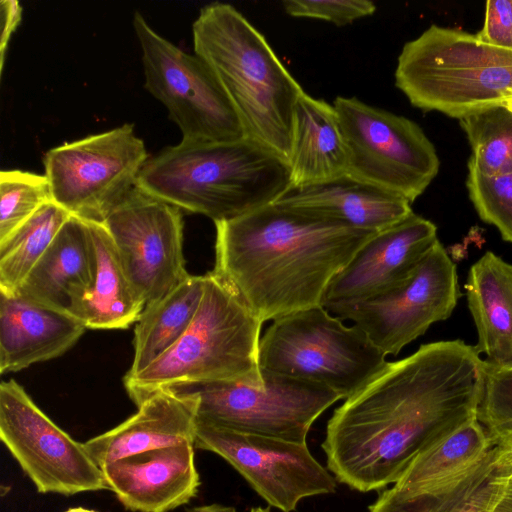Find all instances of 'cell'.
I'll return each instance as SVG.
<instances>
[{
	"instance_id": "18",
	"label": "cell",
	"mask_w": 512,
	"mask_h": 512,
	"mask_svg": "<svg viewBox=\"0 0 512 512\" xmlns=\"http://www.w3.org/2000/svg\"><path fill=\"white\" fill-rule=\"evenodd\" d=\"M138 411L84 445L102 468L122 458L165 447L193 444L197 400L160 390L137 405Z\"/></svg>"
},
{
	"instance_id": "28",
	"label": "cell",
	"mask_w": 512,
	"mask_h": 512,
	"mask_svg": "<svg viewBox=\"0 0 512 512\" xmlns=\"http://www.w3.org/2000/svg\"><path fill=\"white\" fill-rule=\"evenodd\" d=\"M71 215L50 201L0 243V291L15 294Z\"/></svg>"
},
{
	"instance_id": "15",
	"label": "cell",
	"mask_w": 512,
	"mask_h": 512,
	"mask_svg": "<svg viewBox=\"0 0 512 512\" xmlns=\"http://www.w3.org/2000/svg\"><path fill=\"white\" fill-rule=\"evenodd\" d=\"M103 224L146 305L169 293L190 275L185 268L179 208L136 186Z\"/></svg>"
},
{
	"instance_id": "40",
	"label": "cell",
	"mask_w": 512,
	"mask_h": 512,
	"mask_svg": "<svg viewBox=\"0 0 512 512\" xmlns=\"http://www.w3.org/2000/svg\"><path fill=\"white\" fill-rule=\"evenodd\" d=\"M509 110L512 111V98L506 100L505 104H504Z\"/></svg>"
},
{
	"instance_id": "38",
	"label": "cell",
	"mask_w": 512,
	"mask_h": 512,
	"mask_svg": "<svg viewBox=\"0 0 512 512\" xmlns=\"http://www.w3.org/2000/svg\"><path fill=\"white\" fill-rule=\"evenodd\" d=\"M65 512H97V511L85 509L82 507H77V508H70V509L66 510Z\"/></svg>"
},
{
	"instance_id": "24",
	"label": "cell",
	"mask_w": 512,
	"mask_h": 512,
	"mask_svg": "<svg viewBox=\"0 0 512 512\" xmlns=\"http://www.w3.org/2000/svg\"><path fill=\"white\" fill-rule=\"evenodd\" d=\"M91 280L74 313L89 329H126L146 304L130 281L103 223L88 221Z\"/></svg>"
},
{
	"instance_id": "19",
	"label": "cell",
	"mask_w": 512,
	"mask_h": 512,
	"mask_svg": "<svg viewBox=\"0 0 512 512\" xmlns=\"http://www.w3.org/2000/svg\"><path fill=\"white\" fill-rule=\"evenodd\" d=\"M85 329L68 313L0 291V372H17L61 356Z\"/></svg>"
},
{
	"instance_id": "31",
	"label": "cell",
	"mask_w": 512,
	"mask_h": 512,
	"mask_svg": "<svg viewBox=\"0 0 512 512\" xmlns=\"http://www.w3.org/2000/svg\"><path fill=\"white\" fill-rule=\"evenodd\" d=\"M477 416L512 463V369H497L484 362Z\"/></svg>"
},
{
	"instance_id": "22",
	"label": "cell",
	"mask_w": 512,
	"mask_h": 512,
	"mask_svg": "<svg viewBox=\"0 0 512 512\" xmlns=\"http://www.w3.org/2000/svg\"><path fill=\"white\" fill-rule=\"evenodd\" d=\"M479 354L497 369H512V264L488 251L470 268L465 284Z\"/></svg>"
},
{
	"instance_id": "13",
	"label": "cell",
	"mask_w": 512,
	"mask_h": 512,
	"mask_svg": "<svg viewBox=\"0 0 512 512\" xmlns=\"http://www.w3.org/2000/svg\"><path fill=\"white\" fill-rule=\"evenodd\" d=\"M0 439L40 493L109 490L84 443L59 428L13 379L0 385Z\"/></svg>"
},
{
	"instance_id": "32",
	"label": "cell",
	"mask_w": 512,
	"mask_h": 512,
	"mask_svg": "<svg viewBox=\"0 0 512 512\" xmlns=\"http://www.w3.org/2000/svg\"><path fill=\"white\" fill-rule=\"evenodd\" d=\"M466 186L479 217L512 243V173L486 176L468 161Z\"/></svg>"
},
{
	"instance_id": "11",
	"label": "cell",
	"mask_w": 512,
	"mask_h": 512,
	"mask_svg": "<svg viewBox=\"0 0 512 512\" xmlns=\"http://www.w3.org/2000/svg\"><path fill=\"white\" fill-rule=\"evenodd\" d=\"M133 27L142 51L145 88L167 109L182 141L229 142L247 138L210 67L158 34L139 13Z\"/></svg>"
},
{
	"instance_id": "35",
	"label": "cell",
	"mask_w": 512,
	"mask_h": 512,
	"mask_svg": "<svg viewBox=\"0 0 512 512\" xmlns=\"http://www.w3.org/2000/svg\"><path fill=\"white\" fill-rule=\"evenodd\" d=\"M2 16V30L0 37V71L2 73L7 46L12 34L16 31L23 8L18 1L2 0L0 2Z\"/></svg>"
},
{
	"instance_id": "23",
	"label": "cell",
	"mask_w": 512,
	"mask_h": 512,
	"mask_svg": "<svg viewBox=\"0 0 512 512\" xmlns=\"http://www.w3.org/2000/svg\"><path fill=\"white\" fill-rule=\"evenodd\" d=\"M288 165L290 188L347 174V149L333 104L305 92L301 95L294 111Z\"/></svg>"
},
{
	"instance_id": "16",
	"label": "cell",
	"mask_w": 512,
	"mask_h": 512,
	"mask_svg": "<svg viewBox=\"0 0 512 512\" xmlns=\"http://www.w3.org/2000/svg\"><path fill=\"white\" fill-rule=\"evenodd\" d=\"M438 241L435 224L414 212L376 232L332 279L322 306L363 301L396 287Z\"/></svg>"
},
{
	"instance_id": "5",
	"label": "cell",
	"mask_w": 512,
	"mask_h": 512,
	"mask_svg": "<svg viewBox=\"0 0 512 512\" xmlns=\"http://www.w3.org/2000/svg\"><path fill=\"white\" fill-rule=\"evenodd\" d=\"M189 327L161 357L123 378L136 404L173 386L216 381L263 382L259 364L262 322L212 271Z\"/></svg>"
},
{
	"instance_id": "26",
	"label": "cell",
	"mask_w": 512,
	"mask_h": 512,
	"mask_svg": "<svg viewBox=\"0 0 512 512\" xmlns=\"http://www.w3.org/2000/svg\"><path fill=\"white\" fill-rule=\"evenodd\" d=\"M512 466L497 445L470 473L445 487L423 493L385 488L369 512H487L505 471Z\"/></svg>"
},
{
	"instance_id": "33",
	"label": "cell",
	"mask_w": 512,
	"mask_h": 512,
	"mask_svg": "<svg viewBox=\"0 0 512 512\" xmlns=\"http://www.w3.org/2000/svg\"><path fill=\"white\" fill-rule=\"evenodd\" d=\"M282 6L291 17L325 20L339 27L376 11L374 2L368 0H285Z\"/></svg>"
},
{
	"instance_id": "39",
	"label": "cell",
	"mask_w": 512,
	"mask_h": 512,
	"mask_svg": "<svg viewBox=\"0 0 512 512\" xmlns=\"http://www.w3.org/2000/svg\"><path fill=\"white\" fill-rule=\"evenodd\" d=\"M250 512H270L269 508L256 507L252 508Z\"/></svg>"
},
{
	"instance_id": "30",
	"label": "cell",
	"mask_w": 512,
	"mask_h": 512,
	"mask_svg": "<svg viewBox=\"0 0 512 512\" xmlns=\"http://www.w3.org/2000/svg\"><path fill=\"white\" fill-rule=\"evenodd\" d=\"M52 201L45 175L18 169L0 172V243L9 238L43 205Z\"/></svg>"
},
{
	"instance_id": "37",
	"label": "cell",
	"mask_w": 512,
	"mask_h": 512,
	"mask_svg": "<svg viewBox=\"0 0 512 512\" xmlns=\"http://www.w3.org/2000/svg\"><path fill=\"white\" fill-rule=\"evenodd\" d=\"M187 512H237V510L232 506H225L221 504H209L193 507L188 509Z\"/></svg>"
},
{
	"instance_id": "34",
	"label": "cell",
	"mask_w": 512,
	"mask_h": 512,
	"mask_svg": "<svg viewBox=\"0 0 512 512\" xmlns=\"http://www.w3.org/2000/svg\"><path fill=\"white\" fill-rule=\"evenodd\" d=\"M477 38L488 45L512 50V0H488Z\"/></svg>"
},
{
	"instance_id": "29",
	"label": "cell",
	"mask_w": 512,
	"mask_h": 512,
	"mask_svg": "<svg viewBox=\"0 0 512 512\" xmlns=\"http://www.w3.org/2000/svg\"><path fill=\"white\" fill-rule=\"evenodd\" d=\"M459 123L472 149L469 158L483 175L512 173V111L505 105L485 108L461 119Z\"/></svg>"
},
{
	"instance_id": "9",
	"label": "cell",
	"mask_w": 512,
	"mask_h": 512,
	"mask_svg": "<svg viewBox=\"0 0 512 512\" xmlns=\"http://www.w3.org/2000/svg\"><path fill=\"white\" fill-rule=\"evenodd\" d=\"M333 106L347 149V175L414 202L440 167L422 128L356 97L338 96Z\"/></svg>"
},
{
	"instance_id": "14",
	"label": "cell",
	"mask_w": 512,
	"mask_h": 512,
	"mask_svg": "<svg viewBox=\"0 0 512 512\" xmlns=\"http://www.w3.org/2000/svg\"><path fill=\"white\" fill-rule=\"evenodd\" d=\"M194 446L225 459L270 506L292 512L301 500L334 493L336 479L307 442L246 434L197 421Z\"/></svg>"
},
{
	"instance_id": "20",
	"label": "cell",
	"mask_w": 512,
	"mask_h": 512,
	"mask_svg": "<svg viewBox=\"0 0 512 512\" xmlns=\"http://www.w3.org/2000/svg\"><path fill=\"white\" fill-rule=\"evenodd\" d=\"M274 203L372 232L413 213L406 199L347 174L327 182L291 187Z\"/></svg>"
},
{
	"instance_id": "25",
	"label": "cell",
	"mask_w": 512,
	"mask_h": 512,
	"mask_svg": "<svg viewBox=\"0 0 512 512\" xmlns=\"http://www.w3.org/2000/svg\"><path fill=\"white\" fill-rule=\"evenodd\" d=\"M494 446L478 416H472L429 442L392 486L411 494L441 489L474 470Z\"/></svg>"
},
{
	"instance_id": "36",
	"label": "cell",
	"mask_w": 512,
	"mask_h": 512,
	"mask_svg": "<svg viewBox=\"0 0 512 512\" xmlns=\"http://www.w3.org/2000/svg\"><path fill=\"white\" fill-rule=\"evenodd\" d=\"M487 512H512V466L503 474Z\"/></svg>"
},
{
	"instance_id": "4",
	"label": "cell",
	"mask_w": 512,
	"mask_h": 512,
	"mask_svg": "<svg viewBox=\"0 0 512 512\" xmlns=\"http://www.w3.org/2000/svg\"><path fill=\"white\" fill-rule=\"evenodd\" d=\"M192 35L195 54L216 76L246 137L288 162L294 111L304 91L264 35L221 2L201 8Z\"/></svg>"
},
{
	"instance_id": "27",
	"label": "cell",
	"mask_w": 512,
	"mask_h": 512,
	"mask_svg": "<svg viewBox=\"0 0 512 512\" xmlns=\"http://www.w3.org/2000/svg\"><path fill=\"white\" fill-rule=\"evenodd\" d=\"M204 283V275H189L169 293L145 306L135 323L133 361L126 375L142 371L180 339L195 317Z\"/></svg>"
},
{
	"instance_id": "2",
	"label": "cell",
	"mask_w": 512,
	"mask_h": 512,
	"mask_svg": "<svg viewBox=\"0 0 512 512\" xmlns=\"http://www.w3.org/2000/svg\"><path fill=\"white\" fill-rule=\"evenodd\" d=\"M215 227L212 273L262 323L321 306L332 279L376 233L276 203Z\"/></svg>"
},
{
	"instance_id": "10",
	"label": "cell",
	"mask_w": 512,
	"mask_h": 512,
	"mask_svg": "<svg viewBox=\"0 0 512 512\" xmlns=\"http://www.w3.org/2000/svg\"><path fill=\"white\" fill-rule=\"evenodd\" d=\"M149 159L132 124L51 148L43 158L52 201L70 215L103 223L136 187Z\"/></svg>"
},
{
	"instance_id": "8",
	"label": "cell",
	"mask_w": 512,
	"mask_h": 512,
	"mask_svg": "<svg viewBox=\"0 0 512 512\" xmlns=\"http://www.w3.org/2000/svg\"><path fill=\"white\" fill-rule=\"evenodd\" d=\"M262 374L259 384L216 381L167 389L196 398L197 421L300 443L306 442L314 421L341 399L318 384L267 370Z\"/></svg>"
},
{
	"instance_id": "21",
	"label": "cell",
	"mask_w": 512,
	"mask_h": 512,
	"mask_svg": "<svg viewBox=\"0 0 512 512\" xmlns=\"http://www.w3.org/2000/svg\"><path fill=\"white\" fill-rule=\"evenodd\" d=\"M91 273L88 221L71 215L15 294L74 316Z\"/></svg>"
},
{
	"instance_id": "17",
	"label": "cell",
	"mask_w": 512,
	"mask_h": 512,
	"mask_svg": "<svg viewBox=\"0 0 512 512\" xmlns=\"http://www.w3.org/2000/svg\"><path fill=\"white\" fill-rule=\"evenodd\" d=\"M194 445L131 455L101 468L109 490L133 512H168L196 496L200 477Z\"/></svg>"
},
{
	"instance_id": "12",
	"label": "cell",
	"mask_w": 512,
	"mask_h": 512,
	"mask_svg": "<svg viewBox=\"0 0 512 512\" xmlns=\"http://www.w3.org/2000/svg\"><path fill=\"white\" fill-rule=\"evenodd\" d=\"M460 296L456 265L438 241L411 275L396 287L372 298L324 307L340 320H350L386 356L447 319Z\"/></svg>"
},
{
	"instance_id": "3",
	"label": "cell",
	"mask_w": 512,
	"mask_h": 512,
	"mask_svg": "<svg viewBox=\"0 0 512 512\" xmlns=\"http://www.w3.org/2000/svg\"><path fill=\"white\" fill-rule=\"evenodd\" d=\"M136 186L216 223L274 203L291 183L284 158L243 138L229 142L181 140L146 161Z\"/></svg>"
},
{
	"instance_id": "7",
	"label": "cell",
	"mask_w": 512,
	"mask_h": 512,
	"mask_svg": "<svg viewBox=\"0 0 512 512\" xmlns=\"http://www.w3.org/2000/svg\"><path fill=\"white\" fill-rule=\"evenodd\" d=\"M358 326H346L321 306L272 320L260 338L259 364L267 370L326 387L347 399L387 363Z\"/></svg>"
},
{
	"instance_id": "6",
	"label": "cell",
	"mask_w": 512,
	"mask_h": 512,
	"mask_svg": "<svg viewBox=\"0 0 512 512\" xmlns=\"http://www.w3.org/2000/svg\"><path fill=\"white\" fill-rule=\"evenodd\" d=\"M394 75L414 107L461 119L512 98V50L432 24L404 44Z\"/></svg>"
},
{
	"instance_id": "1",
	"label": "cell",
	"mask_w": 512,
	"mask_h": 512,
	"mask_svg": "<svg viewBox=\"0 0 512 512\" xmlns=\"http://www.w3.org/2000/svg\"><path fill=\"white\" fill-rule=\"evenodd\" d=\"M484 359L461 340L423 344L334 410L322 449L335 479L359 492L393 485L444 431L477 415Z\"/></svg>"
}]
</instances>
